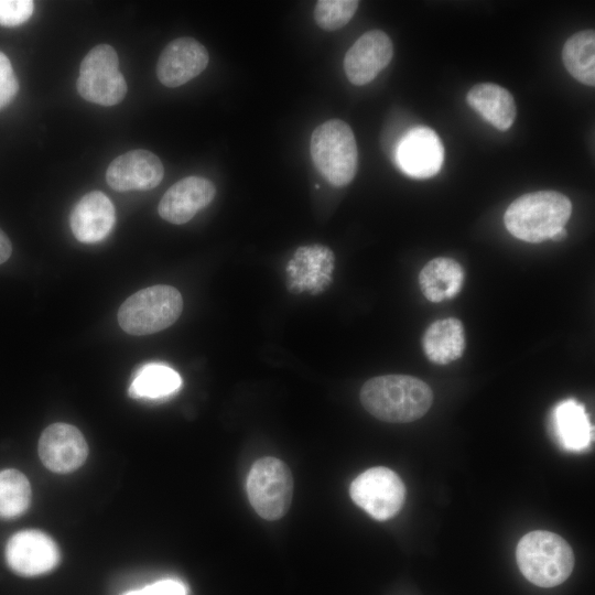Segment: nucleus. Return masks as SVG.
Returning a JSON list of instances; mask_svg holds the SVG:
<instances>
[{
	"mask_svg": "<svg viewBox=\"0 0 595 595\" xmlns=\"http://www.w3.org/2000/svg\"><path fill=\"white\" fill-rule=\"evenodd\" d=\"M209 55L206 47L193 37L171 41L161 52L156 76L161 84L174 88L198 76L206 67Z\"/></svg>",
	"mask_w": 595,
	"mask_h": 595,
	"instance_id": "f8f14e48",
	"label": "nucleus"
},
{
	"mask_svg": "<svg viewBox=\"0 0 595 595\" xmlns=\"http://www.w3.org/2000/svg\"><path fill=\"white\" fill-rule=\"evenodd\" d=\"M183 311V299L171 285H153L130 295L119 307L120 327L134 336L158 333L171 326Z\"/></svg>",
	"mask_w": 595,
	"mask_h": 595,
	"instance_id": "39448f33",
	"label": "nucleus"
},
{
	"mask_svg": "<svg viewBox=\"0 0 595 595\" xmlns=\"http://www.w3.org/2000/svg\"><path fill=\"white\" fill-rule=\"evenodd\" d=\"M247 494L261 518L280 519L289 510L293 496L291 470L279 458L268 456L258 459L248 474Z\"/></svg>",
	"mask_w": 595,
	"mask_h": 595,
	"instance_id": "423d86ee",
	"label": "nucleus"
},
{
	"mask_svg": "<svg viewBox=\"0 0 595 595\" xmlns=\"http://www.w3.org/2000/svg\"><path fill=\"white\" fill-rule=\"evenodd\" d=\"M562 61L566 71L580 83L595 85V33L580 31L570 36L562 50Z\"/></svg>",
	"mask_w": 595,
	"mask_h": 595,
	"instance_id": "4be33fe9",
	"label": "nucleus"
},
{
	"mask_svg": "<svg viewBox=\"0 0 595 595\" xmlns=\"http://www.w3.org/2000/svg\"><path fill=\"white\" fill-rule=\"evenodd\" d=\"M465 278L463 267L454 259L440 257L430 260L419 274L423 295L437 303L459 293Z\"/></svg>",
	"mask_w": 595,
	"mask_h": 595,
	"instance_id": "aec40b11",
	"label": "nucleus"
},
{
	"mask_svg": "<svg viewBox=\"0 0 595 595\" xmlns=\"http://www.w3.org/2000/svg\"><path fill=\"white\" fill-rule=\"evenodd\" d=\"M360 401L366 411L381 421L407 423L428 412L433 402V392L429 385L419 378L385 375L364 383Z\"/></svg>",
	"mask_w": 595,
	"mask_h": 595,
	"instance_id": "f257e3e1",
	"label": "nucleus"
},
{
	"mask_svg": "<svg viewBox=\"0 0 595 595\" xmlns=\"http://www.w3.org/2000/svg\"><path fill=\"white\" fill-rule=\"evenodd\" d=\"M19 82L12 68L11 62L0 51V109L7 107L17 96Z\"/></svg>",
	"mask_w": 595,
	"mask_h": 595,
	"instance_id": "a878e982",
	"label": "nucleus"
},
{
	"mask_svg": "<svg viewBox=\"0 0 595 595\" xmlns=\"http://www.w3.org/2000/svg\"><path fill=\"white\" fill-rule=\"evenodd\" d=\"M353 501L376 520L394 517L403 506L405 487L390 468L377 466L359 474L350 485Z\"/></svg>",
	"mask_w": 595,
	"mask_h": 595,
	"instance_id": "6e6552de",
	"label": "nucleus"
},
{
	"mask_svg": "<svg viewBox=\"0 0 595 595\" xmlns=\"http://www.w3.org/2000/svg\"><path fill=\"white\" fill-rule=\"evenodd\" d=\"M181 385L182 379L173 368L152 363L137 370L128 393L136 399H160L177 391Z\"/></svg>",
	"mask_w": 595,
	"mask_h": 595,
	"instance_id": "412c9836",
	"label": "nucleus"
},
{
	"mask_svg": "<svg viewBox=\"0 0 595 595\" xmlns=\"http://www.w3.org/2000/svg\"><path fill=\"white\" fill-rule=\"evenodd\" d=\"M31 487L28 478L19 470L8 468L0 472V518L21 516L30 506Z\"/></svg>",
	"mask_w": 595,
	"mask_h": 595,
	"instance_id": "5701e85b",
	"label": "nucleus"
},
{
	"mask_svg": "<svg viewBox=\"0 0 595 595\" xmlns=\"http://www.w3.org/2000/svg\"><path fill=\"white\" fill-rule=\"evenodd\" d=\"M125 595H186L184 584L176 580H161L141 589L126 593Z\"/></svg>",
	"mask_w": 595,
	"mask_h": 595,
	"instance_id": "bb28decb",
	"label": "nucleus"
},
{
	"mask_svg": "<svg viewBox=\"0 0 595 595\" xmlns=\"http://www.w3.org/2000/svg\"><path fill=\"white\" fill-rule=\"evenodd\" d=\"M466 100L475 111L500 131L508 130L516 119L517 107L513 97L499 85L477 84L469 89Z\"/></svg>",
	"mask_w": 595,
	"mask_h": 595,
	"instance_id": "a211bd4d",
	"label": "nucleus"
},
{
	"mask_svg": "<svg viewBox=\"0 0 595 595\" xmlns=\"http://www.w3.org/2000/svg\"><path fill=\"white\" fill-rule=\"evenodd\" d=\"M76 88L84 99L100 106H113L125 98L127 83L119 72V58L112 46L99 44L85 55Z\"/></svg>",
	"mask_w": 595,
	"mask_h": 595,
	"instance_id": "0eeeda50",
	"label": "nucleus"
},
{
	"mask_svg": "<svg viewBox=\"0 0 595 595\" xmlns=\"http://www.w3.org/2000/svg\"><path fill=\"white\" fill-rule=\"evenodd\" d=\"M115 221V206L100 191H91L84 195L69 215L73 235L84 244H95L105 239L110 234Z\"/></svg>",
	"mask_w": 595,
	"mask_h": 595,
	"instance_id": "dca6fc26",
	"label": "nucleus"
},
{
	"mask_svg": "<svg viewBox=\"0 0 595 595\" xmlns=\"http://www.w3.org/2000/svg\"><path fill=\"white\" fill-rule=\"evenodd\" d=\"M566 237V230L565 228L560 229L555 232V235L551 238L552 240L560 241Z\"/></svg>",
	"mask_w": 595,
	"mask_h": 595,
	"instance_id": "c85d7f7f",
	"label": "nucleus"
},
{
	"mask_svg": "<svg viewBox=\"0 0 595 595\" xmlns=\"http://www.w3.org/2000/svg\"><path fill=\"white\" fill-rule=\"evenodd\" d=\"M516 559L522 575L540 587H554L571 575L574 554L570 544L559 534L536 530L521 538Z\"/></svg>",
	"mask_w": 595,
	"mask_h": 595,
	"instance_id": "7ed1b4c3",
	"label": "nucleus"
},
{
	"mask_svg": "<svg viewBox=\"0 0 595 595\" xmlns=\"http://www.w3.org/2000/svg\"><path fill=\"white\" fill-rule=\"evenodd\" d=\"M39 455L52 472L68 473L85 462L88 446L77 428L67 423H54L40 437Z\"/></svg>",
	"mask_w": 595,
	"mask_h": 595,
	"instance_id": "4468645a",
	"label": "nucleus"
},
{
	"mask_svg": "<svg viewBox=\"0 0 595 595\" xmlns=\"http://www.w3.org/2000/svg\"><path fill=\"white\" fill-rule=\"evenodd\" d=\"M552 428L559 444L565 451L583 452L593 441V428L583 404L566 399L556 404L552 413Z\"/></svg>",
	"mask_w": 595,
	"mask_h": 595,
	"instance_id": "f3484780",
	"label": "nucleus"
},
{
	"mask_svg": "<svg viewBox=\"0 0 595 595\" xmlns=\"http://www.w3.org/2000/svg\"><path fill=\"white\" fill-rule=\"evenodd\" d=\"M34 9L31 0H0V25L12 28L26 22Z\"/></svg>",
	"mask_w": 595,
	"mask_h": 595,
	"instance_id": "393cba45",
	"label": "nucleus"
},
{
	"mask_svg": "<svg viewBox=\"0 0 595 595\" xmlns=\"http://www.w3.org/2000/svg\"><path fill=\"white\" fill-rule=\"evenodd\" d=\"M358 6L357 0H320L314 9L315 22L323 30H338L350 21Z\"/></svg>",
	"mask_w": 595,
	"mask_h": 595,
	"instance_id": "b1692460",
	"label": "nucleus"
},
{
	"mask_svg": "<svg viewBox=\"0 0 595 595\" xmlns=\"http://www.w3.org/2000/svg\"><path fill=\"white\" fill-rule=\"evenodd\" d=\"M164 176L161 160L143 149L117 156L106 171L107 184L115 191H149L156 187Z\"/></svg>",
	"mask_w": 595,
	"mask_h": 595,
	"instance_id": "ddd939ff",
	"label": "nucleus"
},
{
	"mask_svg": "<svg viewBox=\"0 0 595 595\" xmlns=\"http://www.w3.org/2000/svg\"><path fill=\"white\" fill-rule=\"evenodd\" d=\"M422 347L434 364L446 365L456 360L465 349V329L462 322L455 317L433 322L422 337Z\"/></svg>",
	"mask_w": 595,
	"mask_h": 595,
	"instance_id": "6ab92c4d",
	"label": "nucleus"
},
{
	"mask_svg": "<svg viewBox=\"0 0 595 595\" xmlns=\"http://www.w3.org/2000/svg\"><path fill=\"white\" fill-rule=\"evenodd\" d=\"M215 195L216 187L209 180L187 176L164 193L158 205V213L164 220L182 225L208 206Z\"/></svg>",
	"mask_w": 595,
	"mask_h": 595,
	"instance_id": "2eb2a0df",
	"label": "nucleus"
},
{
	"mask_svg": "<svg viewBox=\"0 0 595 595\" xmlns=\"http://www.w3.org/2000/svg\"><path fill=\"white\" fill-rule=\"evenodd\" d=\"M571 214L572 203L565 195L538 191L515 199L506 209L504 221L513 237L538 244L564 228Z\"/></svg>",
	"mask_w": 595,
	"mask_h": 595,
	"instance_id": "f03ea898",
	"label": "nucleus"
},
{
	"mask_svg": "<svg viewBox=\"0 0 595 595\" xmlns=\"http://www.w3.org/2000/svg\"><path fill=\"white\" fill-rule=\"evenodd\" d=\"M6 561L21 576H36L53 570L60 552L51 537L39 530H22L8 540Z\"/></svg>",
	"mask_w": 595,
	"mask_h": 595,
	"instance_id": "9d476101",
	"label": "nucleus"
},
{
	"mask_svg": "<svg viewBox=\"0 0 595 595\" xmlns=\"http://www.w3.org/2000/svg\"><path fill=\"white\" fill-rule=\"evenodd\" d=\"M444 149L441 139L429 127L410 128L394 148L400 170L415 178H429L442 167Z\"/></svg>",
	"mask_w": 595,
	"mask_h": 595,
	"instance_id": "1a4fd4ad",
	"label": "nucleus"
},
{
	"mask_svg": "<svg viewBox=\"0 0 595 595\" xmlns=\"http://www.w3.org/2000/svg\"><path fill=\"white\" fill-rule=\"evenodd\" d=\"M310 151L315 167L334 186L349 184L358 166L357 143L351 128L331 119L312 132Z\"/></svg>",
	"mask_w": 595,
	"mask_h": 595,
	"instance_id": "20e7f679",
	"label": "nucleus"
},
{
	"mask_svg": "<svg viewBox=\"0 0 595 595\" xmlns=\"http://www.w3.org/2000/svg\"><path fill=\"white\" fill-rule=\"evenodd\" d=\"M392 56L390 37L381 30L367 31L346 52L344 71L351 84L363 86L375 79Z\"/></svg>",
	"mask_w": 595,
	"mask_h": 595,
	"instance_id": "9b49d317",
	"label": "nucleus"
},
{
	"mask_svg": "<svg viewBox=\"0 0 595 595\" xmlns=\"http://www.w3.org/2000/svg\"><path fill=\"white\" fill-rule=\"evenodd\" d=\"M12 252V246L8 236L0 229V264L6 262Z\"/></svg>",
	"mask_w": 595,
	"mask_h": 595,
	"instance_id": "cd10ccee",
	"label": "nucleus"
}]
</instances>
